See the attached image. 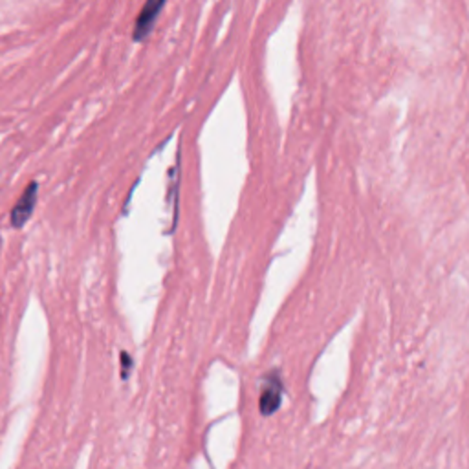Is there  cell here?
<instances>
[{"mask_svg":"<svg viewBox=\"0 0 469 469\" xmlns=\"http://www.w3.org/2000/svg\"><path fill=\"white\" fill-rule=\"evenodd\" d=\"M167 0H145V5L140 12V15L136 17V24H134V33L132 39L136 42H142L149 37V33L153 32L164 6Z\"/></svg>","mask_w":469,"mask_h":469,"instance_id":"obj_1","label":"cell"},{"mask_svg":"<svg viewBox=\"0 0 469 469\" xmlns=\"http://www.w3.org/2000/svg\"><path fill=\"white\" fill-rule=\"evenodd\" d=\"M281 394H283V387H281V381L279 380H270L266 383L264 390H262V396H260V413L264 417L267 415H274L279 406H281Z\"/></svg>","mask_w":469,"mask_h":469,"instance_id":"obj_3","label":"cell"},{"mask_svg":"<svg viewBox=\"0 0 469 469\" xmlns=\"http://www.w3.org/2000/svg\"><path fill=\"white\" fill-rule=\"evenodd\" d=\"M121 367H123L121 378L127 380V378H128V372H130V367H132V358H130L127 352H121Z\"/></svg>","mask_w":469,"mask_h":469,"instance_id":"obj_4","label":"cell"},{"mask_svg":"<svg viewBox=\"0 0 469 469\" xmlns=\"http://www.w3.org/2000/svg\"><path fill=\"white\" fill-rule=\"evenodd\" d=\"M37 192H39V183H35V182L30 183L17 202V206L12 210L10 220H12L14 228H23L30 220V217L35 210V204H37Z\"/></svg>","mask_w":469,"mask_h":469,"instance_id":"obj_2","label":"cell"}]
</instances>
